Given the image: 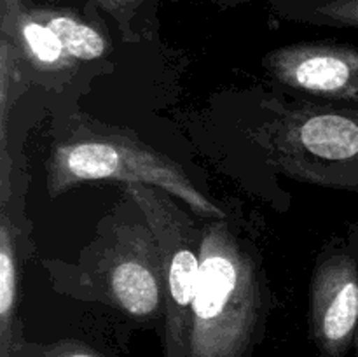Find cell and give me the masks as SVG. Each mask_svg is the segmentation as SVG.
Segmentation results:
<instances>
[{
  "label": "cell",
  "mask_w": 358,
  "mask_h": 357,
  "mask_svg": "<svg viewBox=\"0 0 358 357\" xmlns=\"http://www.w3.org/2000/svg\"><path fill=\"white\" fill-rule=\"evenodd\" d=\"M101 300L138 322L164 318L166 286L159 245L145 219L115 224L93 275Z\"/></svg>",
  "instance_id": "cell-5"
},
{
  "label": "cell",
  "mask_w": 358,
  "mask_h": 357,
  "mask_svg": "<svg viewBox=\"0 0 358 357\" xmlns=\"http://www.w3.org/2000/svg\"><path fill=\"white\" fill-rule=\"evenodd\" d=\"M96 7H100L103 13L112 16L121 28L122 35L129 34L133 18L138 14V10L145 6L149 0H91Z\"/></svg>",
  "instance_id": "cell-14"
},
{
  "label": "cell",
  "mask_w": 358,
  "mask_h": 357,
  "mask_svg": "<svg viewBox=\"0 0 358 357\" xmlns=\"http://www.w3.org/2000/svg\"><path fill=\"white\" fill-rule=\"evenodd\" d=\"M222 2L229 4V2H243V0H222Z\"/></svg>",
  "instance_id": "cell-18"
},
{
  "label": "cell",
  "mask_w": 358,
  "mask_h": 357,
  "mask_svg": "<svg viewBox=\"0 0 358 357\" xmlns=\"http://www.w3.org/2000/svg\"><path fill=\"white\" fill-rule=\"evenodd\" d=\"M21 59L23 58L13 37L0 31V172L10 170L7 136L10 112L23 93Z\"/></svg>",
  "instance_id": "cell-11"
},
{
  "label": "cell",
  "mask_w": 358,
  "mask_h": 357,
  "mask_svg": "<svg viewBox=\"0 0 358 357\" xmlns=\"http://www.w3.org/2000/svg\"><path fill=\"white\" fill-rule=\"evenodd\" d=\"M292 16L325 27L358 28V0H315Z\"/></svg>",
  "instance_id": "cell-12"
},
{
  "label": "cell",
  "mask_w": 358,
  "mask_h": 357,
  "mask_svg": "<svg viewBox=\"0 0 358 357\" xmlns=\"http://www.w3.org/2000/svg\"><path fill=\"white\" fill-rule=\"evenodd\" d=\"M20 258L17 226L9 212V198H2L0 214V357H27V340L20 314Z\"/></svg>",
  "instance_id": "cell-8"
},
{
  "label": "cell",
  "mask_w": 358,
  "mask_h": 357,
  "mask_svg": "<svg viewBox=\"0 0 358 357\" xmlns=\"http://www.w3.org/2000/svg\"><path fill=\"white\" fill-rule=\"evenodd\" d=\"M23 0H0V21H9L24 9Z\"/></svg>",
  "instance_id": "cell-15"
},
{
  "label": "cell",
  "mask_w": 358,
  "mask_h": 357,
  "mask_svg": "<svg viewBox=\"0 0 358 357\" xmlns=\"http://www.w3.org/2000/svg\"><path fill=\"white\" fill-rule=\"evenodd\" d=\"M280 174L304 184L358 195V108L294 102L271 105L254 133Z\"/></svg>",
  "instance_id": "cell-3"
},
{
  "label": "cell",
  "mask_w": 358,
  "mask_h": 357,
  "mask_svg": "<svg viewBox=\"0 0 358 357\" xmlns=\"http://www.w3.org/2000/svg\"><path fill=\"white\" fill-rule=\"evenodd\" d=\"M268 314L266 279L250 244L227 219H205L187 357H254Z\"/></svg>",
  "instance_id": "cell-1"
},
{
  "label": "cell",
  "mask_w": 358,
  "mask_h": 357,
  "mask_svg": "<svg viewBox=\"0 0 358 357\" xmlns=\"http://www.w3.org/2000/svg\"><path fill=\"white\" fill-rule=\"evenodd\" d=\"M262 69L280 86L358 107V48L334 42H296L262 58Z\"/></svg>",
  "instance_id": "cell-7"
},
{
  "label": "cell",
  "mask_w": 358,
  "mask_h": 357,
  "mask_svg": "<svg viewBox=\"0 0 358 357\" xmlns=\"http://www.w3.org/2000/svg\"><path fill=\"white\" fill-rule=\"evenodd\" d=\"M90 182L145 184L175 196L203 219H226V212L203 195L184 168L166 154L126 132L80 122L52 144L48 192L56 198Z\"/></svg>",
  "instance_id": "cell-2"
},
{
  "label": "cell",
  "mask_w": 358,
  "mask_h": 357,
  "mask_svg": "<svg viewBox=\"0 0 358 357\" xmlns=\"http://www.w3.org/2000/svg\"><path fill=\"white\" fill-rule=\"evenodd\" d=\"M0 31L13 37L21 58L37 72L55 76L77 65L52 28L35 14L34 7H24L13 20L0 21Z\"/></svg>",
  "instance_id": "cell-9"
},
{
  "label": "cell",
  "mask_w": 358,
  "mask_h": 357,
  "mask_svg": "<svg viewBox=\"0 0 358 357\" xmlns=\"http://www.w3.org/2000/svg\"><path fill=\"white\" fill-rule=\"evenodd\" d=\"M27 357H108L83 340L65 338L51 343H27Z\"/></svg>",
  "instance_id": "cell-13"
},
{
  "label": "cell",
  "mask_w": 358,
  "mask_h": 357,
  "mask_svg": "<svg viewBox=\"0 0 358 357\" xmlns=\"http://www.w3.org/2000/svg\"><path fill=\"white\" fill-rule=\"evenodd\" d=\"M34 10L45 24L52 28L65 51L77 63L101 59L110 49L103 31L73 10L48 7H34Z\"/></svg>",
  "instance_id": "cell-10"
},
{
  "label": "cell",
  "mask_w": 358,
  "mask_h": 357,
  "mask_svg": "<svg viewBox=\"0 0 358 357\" xmlns=\"http://www.w3.org/2000/svg\"><path fill=\"white\" fill-rule=\"evenodd\" d=\"M350 251L355 254L358 259V226L352 227V234H350Z\"/></svg>",
  "instance_id": "cell-16"
},
{
  "label": "cell",
  "mask_w": 358,
  "mask_h": 357,
  "mask_svg": "<svg viewBox=\"0 0 358 357\" xmlns=\"http://www.w3.org/2000/svg\"><path fill=\"white\" fill-rule=\"evenodd\" d=\"M358 329V259L334 245L318 258L310 284V332L322 357H346Z\"/></svg>",
  "instance_id": "cell-6"
},
{
  "label": "cell",
  "mask_w": 358,
  "mask_h": 357,
  "mask_svg": "<svg viewBox=\"0 0 358 357\" xmlns=\"http://www.w3.org/2000/svg\"><path fill=\"white\" fill-rule=\"evenodd\" d=\"M126 192L152 230L163 259V357H187L192 303L201 266V230L177 198L145 184H126Z\"/></svg>",
  "instance_id": "cell-4"
},
{
  "label": "cell",
  "mask_w": 358,
  "mask_h": 357,
  "mask_svg": "<svg viewBox=\"0 0 358 357\" xmlns=\"http://www.w3.org/2000/svg\"><path fill=\"white\" fill-rule=\"evenodd\" d=\"M353 349H355V357H358V329H357V336H355V343H353Z\"/></svg>",
  "instance_id": "cell-17"
}]
</instances>
